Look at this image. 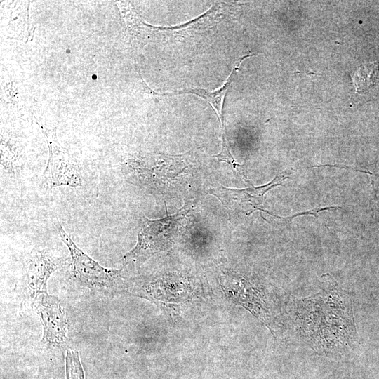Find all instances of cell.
<instances>
[{
  "instance_id": "52a82bcc",
  "label": "cell",
  "mask_w": 379,
  "mask_h": 379,
  "mask_svg": "<svg viewBox=\"0 0 379 379\" xmlns=\"http://www.w3.org/2000/svg\"><path fill=\"white\" fill-rule=\"evenodd\" d=\"M58 265L53 257L44 250H34L30 253L25 266V277L31 296L47 293V281Z\"/></svg>"
},
{
  "instance_id": "8fae6325",
  "label": "cell",
  "mask_w": 379,
  "mask_h": 379,
  "mask_svg": "<svg viewBox=\"0 0 379 379\" xmlns=\"http://www.w3.org/2000/svg\"><path fill=\"white\" fill-rule=\"evenodd\" d=\"M67 53H69V49L67 50Z\"/></svg>"
},
{
  "instance_id": "30bf717a",
  "label": "cell",
  "mask_w": 379,
  "mask_h": 379,
  "mask_svg": "<svg viewBox=\"0 0 379 379\" xmlns=\"http://www.w3.org/2000/svg\"><path fill=\"white\" fill-rule=\"evenodd\" d=\"M92 79H97V76H96L95 74H93V75L92 76Z\"/></svg>"
},
{
  "instance_id": "5b68a950",
  "label": "cell",
  "mask_w": 379,
  "mask_h": 379,
  "mask_svg": "<svg viewBox=\"0 0 379 379\" xmlns=\"http://www.w3.org/2000/svg\"><path fill=\"white\" fill-rule=\"evenodd\" d=\"M46 139L48 142L50 155L42 173L44 187L52 190L60 186L72 187L81 186V176L77 166L54 141Z\"/></svg>"
},
{
  "instance_id": "7a4b0ae2",
  "label": "cell",
  "mask_w": 379,
  "mask_h": 379,
  "mask_svg": "<svg viewBox=\"0 0 379 379\" xmlns=\"http://www.w3.org/2000/svg\"><path fill=\"white\" fill-rule=\"evenodd\" d=\"M187 211L182 208L175 214L155 220L142 217L135 246L124 256L126 263L145 262L154 255L169 250Z\"/></svg>"
},
{
  "instance_id": "3957f363",
  "label": "cell",
  "mask_w": 379,
  "mask_h": 379,
  "mask_svg": "<svg viewBox=\"0 0 379 379\" xmlns=\"http://www.w3.org/2000/svg\"><path fill=\"white\" fill-rule=\"evenodd\" d=\"M56 227L69 251L72 272L78 281L91 288L107 289L121 280V270L100 265L76 245L58 220Z\"/></svg>"
},
{
  "instance_id": "6da1fadb",
  "label": "cell",
  "mask_w": 379,
  "mask_h": 379,
  "mask_svg": "<svg viewBox=\"0 0 379 379\" xmlns=\"http://www.w3.org/2000/svg\"><path fill=\"white\" fill-rule=\"evenodd\" d=\"M299 317L302 335L316 350L335 354L354 336L350 302L339 290H324L302 300Z\"/></svg>"
},
{
  "instance_id": "ba28073f",
  "label": "cell",
  "mask_w": 379,
  "mask_h": 379,
  "mask_svg": "<svg viewBox=\"0 0 379 379\" xmlns=\"http://www.w3.org/2000/svg\"><path fill=\"white\" fill-rule=\"evenodd\" d=\"M253 55L252 53H248L240 58L236 62L234 67L232 69L228 78L224 82V84L218 88L209 91L208 90L195 88L190 89H185L182 91H177L173 93H163L162 95H174V94H194L198 95L203 99L208 101L213 108L215 110L218 114V118L223 116V103L222 104V100L223 101L225 98L227 90L228 89L230 84L233 81L234 76L239 69L241 62L247 58Z\"/></svg>"
},
{
  "instance_id": "8992f818",
  "label": "cell",
  "mask_w": 379,
  "mask_h": 379,
  "mask_svg": "<svg viewBox=\"0 0 379 379\" xmlns=\"http://www.w3.org/2000/svg\"><path fill=\"white\" fill-rule=\"evenodd\" d=\"M267 185L258 187L234 189L219 186L212 189L211 193L215 196L229 211L233 213L251 212L259 209L264 194L272 187L277 185V178Z\"/></svg>"
},
{
  "instance_id": "277c9868",
  "label": "cell",
  "mask_w": 379,
  "mask_h": 379,
  "mask_svg": "<svg viewBox=\"0 0 379 379\" xmlns=\"http://www.w3.org/2000/svg\"><path fill=\"white\" fill-rule=\"evenodd\" d=\"M33 307L43 326L41 342L48 347L62 346L66 340L67 321L59 299L42 293L34 298Z\"/></svg>"
},
{
  "instance_id": "9c48e42d",
  "label": "cell",
  "mask_w": 379,
  "mask_h": 379,
  "mask_svg": "<svg viewBox=\"0 0 379 379\" xmlns=\"http://www.w3.org/2000/svg\"><path fill=\"white\" fill-rule=\"evenodd\" d=\"M66 379H84V373L79 352L68 350L65 357Z\"/></svg>"
}]
</instances>
